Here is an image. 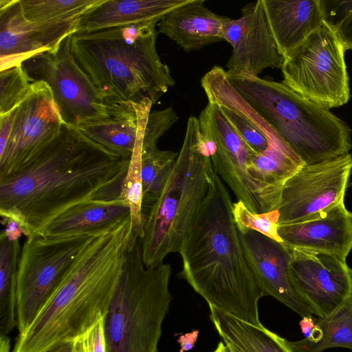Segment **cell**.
I'll list each match as a JSON object with an SVG mask.
<instances>
[{"mask_svg":"<svg viewBox=\"0 0 352 352\" xmlns=\"http://www.w3.org/2000/svg\"><path fill=\"white\" fill-rule=\"evenodd\" d=\"M131 160L64 124L53 140L0 178L1 221H14L27 237L80 204L121 198Z\"/></svg>","mask_w":352,"mask_h":352,"instance_id":"obj_1","label":"cell"},{"mask_svg":"<svg viewBox=\"0 0 352 352\" xmlns=\"http://www.w3.org/2000/svg\"><path fill=\"white\" fill-rule=\"evenodd\" d=\"M232 206L228 188L213 170L179 251V276L209 306L261 326L258 302L264 295L245 258Z\"/></svg>","mask_w":352,"mask_h":352,"instance_id":"obj_2","label":"cell"},{"mask_svg":"<svg viewBox=\"0 0 352 352\" xmlns=\"http://www.w3.org/2000/svg\"><path fill=\"white\" fill-rule=\"evenodd\" d=\"M131 239V219L95 236L12 352H47L74 340L103 318Z\"/></svg>","mask_w":352,"mask_h":352,"instance_id":"obj_3","label":"cell"},{"mask_svg":"<svg viewBox=\"0 0 352 352\" xmlns=\"http://www.w3.org/2000/svg\"><path fill=\"white\" fill-rule=\"evenodd\" d=\"M157 23L70 35L76 61L102 95L118 104H155L175 85L156 48Z\"/></svg>","mask_w":352,"mask_h":352,"instance_id":"obj_4","label":"cell"},{"mask_svg":"<svg viewBox=\"0 0 352 352\" xmlns=\"http://www.w3.org/2000/svg\"><path fill=\"white\" fill-rule=\"evenodd\" d=\"M228 78L304 164L330 160L351 148V130L345 122L282 82L258 76Z\"/></svg>","mask_w":352,"mask_h":352,"instance_id":"obj_5","label":"cell"},{"mask_svg":"<svg viewBox=\"0 0 352 352\" xmlns=\"http://www.w3.org/2000/svg\"><path fill=\"white\" fill-rule=\"evenodd\" d=\"M172 267H146L140 239H131L122 274L103 317L108 352H158L173 296Z\"/></svg>","mask_w":352,"mask_h":352,"instance_id":"obj_6","label":"cell"},{"mask_svg":"<svg viewBox=\"0 0 352 352\" xmlns=\"http://www.w3.org/2000/svg\"><path fill=\"white\" fill-rule=\"evenodd\" d=\"M199 119L188 118L184 141L165 186L144 212L141 252L146 267L179 252L208 188L213 168L200 146Z\"/></svg>","mask_w":352,"mask_h":352,"instance_id":"obj_7","label":"cell"},{"mask_svg":"<svg viewBox=\"0 0 352 352\" xmlns=\"http://www.w3.org/2000/svg\"><path fill=\"white\" fill-rule=\"evenodd\" d=\"M98 234L50 236L35 233L26 237L18 263L16 318L19 333L30 327L82 251Z\"/></svg>","mask_w":352,"mask_h":352,"instance_id":"obj_8","label":"cell"},{"mask_svg":"<svg viewBox=\"0 0 352 352\" xmlns=\"http://www.w3.org/2000/svg\"><path fill=\"white\" fill-rule=\"evenodd\" d=\"M70 35L54 49L37 53L21 63L33 82L43 81L49 86L64 123L77 127L131 106L112 102L102 95L76 61Z\"/></svg>","mask_w":352,"mask_h":352,"instance_id":"obj_9","label":"cell"},{"mask_svg":"<svg viewBox=\"0 0 352 352\" xmlns=\"http://www.w3.org/2000/svg\"><path fill=\"white\" fill-rule=\"evenodd\" d=\"M345 51L334 30L324 23L283 59L282 82L320 107L342 106L351 96Z\"/></svg>","mask_w":352,"mask_h":352,"instance_id":"obj_10","label":"cell"},{"mask_svg":"<svg viewBox=\"0 0 352 352\" xmlns=\"http://www.w3.org/2000/svg\"><path fill=\"white\" fill-rule=\"evenodd\" d=\"M198 119L203 135L214 145V153L210 157L213 170L237 201L255 213L278 210L282 190L261 183L251 175L249 162L254 151L221 108L208 102Z\"/></svg>","mask_w":352,"mask_h":352,"instance_id":"obj_11","label":"cell"},{"mask_svg":"<svg viewBox=\"0 0 352 352\" xmlns=\"http://www.w3.org/2000/svg\"><path fill=\"white\" fill-rule=\"evenodd\" d=\"M352 171V155L302 165L284 184L278 208V225L316 218L344 197Z\"/></svg>","mask_w":352,"mask_h":352,"instance_id":"obj_12","label":"cell"},{"mask_svg":"<svg viewBox=\"0 0 352 352\" xmlns=\"http://www.w3.org/2000/svg\"><path fill=\"white\" fill-rule=\"evenodd\" d=\"M52 91L43 81H36L14 109L7 143L0 151V178L25 163L53 140L64 124Z\"/></svg>","mask_w":352,"mask_h":352,"instance_id":"obj_13","label":"cell"},{"mask_svg":"<svg viewBox=\"0 0 352 352\" xmlns=\"http://www.w3.org/2000/svg\"><path fill=\"white\" fill-rule=\"evenodd\" d=\"M291 250L292 282L314 316L323 318L330 314L352 294V271L346 259L326 253Z\"/></svg>","mask_w":352,"mask_h":352,"instance_id":"obj_14","label":"cell"},{"mask_svg":"<svg viewBox=\"0 0 352 352\" xmlns=\"http://www.w3.org/2000/svg\"><path fill=\"white\" fill-rule=\"evenodd\" d=\"M223 40L232 49L226 65L228 76L256 77L266 69L282 67L283 57L277 47L263 0L244 6L238 19L226 17Z\"/></svg>","mask_w":352,"mask_h":352,"instance_id":"obj_15","label":"cell"},{"mask_svg":"<svg viewBox=\"0 0 352 352\" xmlns=\"http://www.w3.org/2000/svg\"><path fill=\"white\" fill-rule=\"evenodd\" d=\"M79 18L31 21L23 15L19 0H0L1 70L21 65L37 53L54 49L76 32Z\"/></svg>","mask_w":352,"mask_h":352,"instance_id":"obj_16","label":"cell"},{"mask_svg":"<svg viewBox=\"0 0 352 352\" xmlns=\"http://www.w3.org/2000/svg\"><path fill=\"white\" fill-rule=\"evenodd\" d=\"M239 233L245 258L264 296L274 298L301 317L313 316L290 278L292 250L256 231Z\"/></svg>","mask_w":352,"mask_h":352,"instance_id":"obj_17","label":"cell"},{"mask_svg":"<svg viewBox=\"0 0 352 352\" xmlns=\"http://www.w3.org/2000/svg\"><path fill=\"white\" fill-rule=\"evenodd\" d=\"M278 232L291 249L326 253L346 259L352 249V212L342 201L312 219L278 225Z\"/></svg>","mask_w":352,"mask_h":352,"instance_id":"obj_18","label":"cell"},{"mask_svg":"<svg viewBox=\"0 0 352 352\" xmlns=\"http://www.w3.org/2000/svg\"><path fill=\"white\" fill-rule=\"evenodd\" d=\"M204 3V0H190L169 12L157 23V32L186 52L223 40L226 16L214 13Z\"/></svg>","mask_w":352,"mask_h":352,"instance_id":"obj_19","label":"cell"},{"mask_svg":"<svg viewBox=\"0 0 352 352\" xmlns=\"http://www.w3.org/2000/svg\"><path fill=\"white\" fill-rule=\"evenodd\" d=\"M283 59L323 23L320 0H263Z\"/></svg>","mask_w":352,"mask_h":352,"instance_id":"obj_20","label":"cell"},{"mask_svg":"<svg viewBox=\"0 0 352 352\" xmlns=\"http://www.w3.org/2000/svg\"><path fill=\"white\" fill-rule=\"evenodd\" d=\"M151 101L124 109L77 128L92 142L125 160H131L137 144L143 141Z\"/></svg>","mask_w":352,"mask_h":352,"instance_id":"obj_21","label":"cell"},{"mask_svg":"<svg viewBox=\"0 0 352 352\" xmlns=\"http://www.w3.org/2000/svg\"><path fill=\"white\" fill-rule=\"evenodd\" d=\"M190 0H101L78 21L76 33L136 23H158Z\"/></svg>","mask_w":352,"mask_h":352,"instance_id":"obj_22","label":"cell"},{"mask_svg":"<svg viewBox=\"0 0 352 352\" xmlns=\"http://www.w3.org/2000/svg\"><path fill=\"white\" fill-rule=\"evenodd\" d=\"M129 217V206L122 199L90 201L58 215L40 233L50 236L98 234L116 227Z\"/></svg>","mask_w":352,"mask_h":352,"instance_id":"obj_23","label":"cell"},{"mask_svg":"<svg viewBox=\"0 0 352 352\" xmlns=\"http://www.w3.org/2000/svg\"><path fill=\"white\" fill-rule=\"evenodd\" d=\"M210 307V319L222 341L241 352H292L288 340L263 325L256 326Z\"/></svg>","mask_w":352,"mask_h":352,"instance_id":"obj_24","label":"cell"},{"mask_svg":"<svg viewBox=\"0 0 352 352\" xmlns=\"http://www.w3.org/2000/svg\"><path fill=\"white\" fill-rule=\"evenodd\" d=\"M292 352H322L331 348L352 350V294L330 314L316 320L311 336L288 341Z\"/></svg>","mask_w":352,"mask_h":352,"instance_id":"obj_25","label":"cell"},{"mask_svg":"<svg viewBox=\"0 0 352 352\" xmlns=\"http://www.w3.org/2000/svg\"><path fill=\"white\" fill-rule=\"evenodd\" d=\"M21 253L19 239L0 234V336L17 326V272Z\"/></svg>","mask_w":352,"mask_h":352,"instance_id":"obj_26","label":"cell"},{"mask_svg":"<svg viewBox=\"0 0 352 352\" xmlns=\"http://www.w3.org/2000/svg\"><path fill=\"white\" fill-rule=\"evenodd\" d=\"M302 165L303 162L287 144H271L264 152L252 154L249 171L261 183L282 190L285 182Z\"/></svg>","mask_w":352,"mask_h":352,"instance_id":"obj_27","label":"cell"},{"mask_svg":"<svg viewBox=\"0 0 352 352\" xmlns=\"http://www.w3.org/2000/svg\"><path fill=\"white\" fill-rule=\"evenodd\" d=\"M177 155V153L160 150L157 146L142 152L141 176L143 214L162 192Z\"/></svg>","mask_w":352,"mask_h":352,"instance_id":"obj_28","label":"cell"},{"mask_svg":"<svg viewBox=\"0 0 352 352\" xmlns=\"http://www.w3.org/2000/svg\"><path fill=\"white\" fill-rule=\"evenodd\" d=\"M101 0H19L24 17L31 21H59L79 18Z\"/></svg>","mask_w":352,"mask_h":352,"instance_id":"obj_29","label":"cell"},{"mask_svg":"<svg viewBox=\"0 0 352 352\" xmlns=\"http://www.w3.org/2000/svg\"><path fill=\"white\" fill-rule=\"evenodd\" d=\"M32 83L21 65L0 70V116L16 108Z\"/></svg>","mask_w":352,"mask_h":352,"instance_id":"obj_30","label":"cell"},{"mask_svg":"<svg viewBox=\"0 0 352 352\" xmlns=\"http://www.w3.org/2000/svg\"><path fill=\"white\" fill-rule=\"evenodd\" d=\"M233 219L239 232L249 230L258 232L273 240L283 242L278 232L279 213L278 210L268 212L255 213L240 201L233 203Z\"/></svg>","mask_w":352,"mask_h":352,"instance_id":"obj_31","label":"cell"},{"mask_svg":"<svg viewBox=\"0 0 352 352\" xmlns=\"http://www.w3.org/2000/svg\"><path fill=\"white\" fill-rule=\"evenodd\" d=\"M179 120L175 111L169 107L151 111L142 141V152L157 147L160 138Z\"/></svg>","mask_w":352,"mask_h":352,"instance_id":"obj_32","label":"cell"},{"mask_svg":"<svg viewBox=\"0 0 352 352\" xmlns=\"http://www.w3.org/2000/svg\"><path fill=\"white\" fill-rule=\"evenodd\" d=\"M219 107L243 140L255 153H263L272 144L268 137L254 124L226 107Z\"/></svg>","mask_w":352,"mask_h":352,"instance_id":"obj_33","label":"cell"},{"mask_svg":"<svg viewBox=\"0 0 352 352\" xmlns=\"http://www.w3.org/2000/svg\"><path fill=\"white\" fill-rule=\"evenodd\" d=\"M74 352H108L103 318L74 340Z\"/></svg>","mask_w":352,"mask_h":352,"instance_id":"obj_34","label":"cell"},{"mask_svg":"<svg viewBox=\"0 0 352 352\" xmlns=\"http://www.w3.org/2000/svg\"><path fill=\"white\" fill-rule=\"evenodd\" d=\"M320 3L324 23L333 30L352 10V0H320Z\"/></svg>","mask_w":352,"mask_h":352,"instance_id":"obj_35","label":"cell"},{"mask_svg":"<svg viewBox=\"0 0 352 352\" xmlns=\"http://www.w3.org/2000/svg\"><path fill=\"white\" fill-rule=\"evenodd\" d=\"M334 30L345 50H352V10Z\"/></svg>","mask_w":352,"mask_h":352,"instance_id":"obj_36","label":"cell"},{"mask_svg":"<svg viewBox=\"0 0 352 352\" xmlns=\"http://www.w3.org/2000/svg\"><path fill=\"white\" fill-rule=\"evenodd\" d=\"M198 335V330H194L192 332L181 335L177 340L180 346L179 352H186L191 350L196 343Z\"/></svg>","mask_w":352,"mask_h":352,"instance_id":"obj_37","label":"cell"},{"mask_svg":"<svg viewBox=\"0 0 352 352\" xmlns=\"http://www.w3.org/2000/svg\"><path fill=\"white\" fill-rule=\"evenodd\" d=\"M299 325L305 338H309L316 327V320L312 316L302 317Z\"/></svg>","mask_w":352,"mask_h":352,"instance_id":"obj_38","label":"cell"},{"mask_svg":"<svg viewBox=\"0 0 352 352\" xmlns=\"http://www.w3.org/2000/svg\"><path fill=\"white\" fill-rule=\"evenodd\" d=\"M47 352H74V340L63 342Z\"/></svg>","mask_w":352,"mask_h":352,"instance_id":"obj_39","label":"cell"},{"mask_svg":"<svg viewBox=\"0 0 352 352\" xmlns=\"http://www.w3.org/2000/svg\"><path fill=\"white\" fill-rule=\"evenodd\" d=\"M0 352H10V340L8 336H0Z\"/></svg>","mask_w":352,"mask_h":352,"instance_id":"obj_40","label":"cell"},{"mask_svg":"<svg viewBox=\"0 0 352 352\" xmlns=\"http://www.w3.org/2000/svg\"><path fill=\"white\" fill-rule=\"evenodd\" d=\"M212 352H230L228 346L223 342H220L217 348Z\"/></svg>","mask_w":352,"mask_h":352,"instance_id":"obj_41","label":"cell"},{"mask_svg":"<svg viewBox=\"0 0 352 352\" xmlns=\"http://www.w3.org/2000/svg\"><path fill=\"white\" fill-rule=\"evenodd\" d=\"M226 344L228 346V347L230 349V352H241L239 350H238L235 347L232 346V345L228 344Z\"/></svg>","mask_w":352,"mask_h":352,"instance_id":"obj_42","label":"cell"},{"mask_svg":"<svg viewBox=\"0 0 352 352\" xmlns=\"http://www.w3.org/2000/svg\"><path fill=\"white\" fill-rule=\"evenodd\" d=\"M351 271H352V269H351Z\"/></svg>","mask_w":352,"mask_h":352,"instance_id":"obj_43","label":"cell"}]
</instances>
